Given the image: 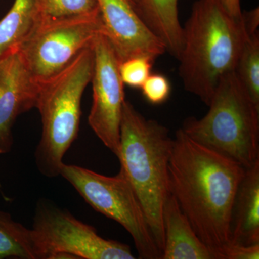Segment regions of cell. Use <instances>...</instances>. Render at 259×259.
Masks as SVG:
<instances>
[{
	"label": "cell",
	"mask_w": 259,
	"mask_h": 259,
	"mask_svg": "<svg viewBox=\"0 0 259 259\" xmlns=\"http://www.w3.org/2000/svg\"><path fill=\"white\" fill-rule=\"evenodd\" d=\"M95 64L93 46L83 51L64 71L39 84L36 108L42 134L35 161L44 177L60 175L63 158L79 132L83 93L91 82Z\"/></svg>",
	"instance_id": "4"
},
{
	"label": "cell",
	"mask_w": 259,
	"mask_h": 259,
	"mask_svg": "<svg viewBox=\"0 0 259 259\" xmlns=\"http://www.w3.org/2000/svg\"><path fill=\"white\" fill-rule=\"evenodd\" d=\"M35 25L33 0H15L0 20V57L20 47Z\"/></svg>",
	"instance_id": "15"
},
{
	"label": "cell",
	"mask_w": 259,
	"mask_h": 259,
	"mask_svg": "<svg viewBox=\"0 0 259 259\" xmlns=\"http://www.w3.org/2000/svg\"><path fill=\"white\" fill-rule=\"evenodd\" d=\"M237 76L253 103L259 107V35L250 34L237 63Z\"/></svg>",
	"instance_id": "18"
},
{
	"label": "cell",
	"mask_w": 259,
	"mask_h": 259,
	"mask_svg": "<svg viewBox=\"0 0 259 259\" xmlns=\"http://www.w3.org/2000/svg\"><path fill=\"white\" fill-rule=\"evenodd\" d=\"M105 35L120 62L136 56L156 60L166 52V46L151 30L131 0H97Z\"/></svg>",
	"instance_id": "10"
},
{
	"label": "cell",
	"mask_w": 259,
	"mask_h": 259,
	"mask_svg": "<svg viewBox=\"0 0 259 259\" xmlns=\"http://www.w3.org/2000/svg\"><path fill=\"white\" fill-rule=\"evenodd\" d=\"M179 0H139L138 13L166 46V51L178 59L183 46V28L179 20Z\"/></svg>",
	"instance_id": "14"
},
{
	"label": "cell",
	"mask_w": 259,
	"mask_h": 259,
	"mask_svg": "<svg viewBox=\"0 0 259 259\" xmlns=\"http://www.w3.org/2000/svg\"><path fill=\"white\" fill-rule=\"evenodd\" d=\"M38 90L19 48L0 57V154L11 151L15 121L36 106Z\"/></svg>",
	"instance_id": "11"
},
{
	"label": "cell",
	"mask_w": 259,
	"mask_h": 259,
	"mask_svg": "<svg viewBox=\"0 0 259 259\" xmlns=\"http://www.w3.org/2000/svg\"><path fill=\"white\" fill-rule=\"evenodd\" d=\"M173 147L169 131L147 119L125 100L120 124L118 158L140 203L154 241L163 255L162 212L168 191V162Z\"/></svg>",
	"instance_id": "3"
},
{
	"label": "cell",
	"mask_w": 259,
	"mask_h": 259,
	"mask_svg": "<svg viewBox=\"0 0 259 259\" xmlns=\"http://www.w3.org/2000/svg\"><path fill=\"white\" fill-rule=\"evenodd\" d=\"M183 28L179 72L185 90L208 106L220 80L236 69L250 33L219 0H197Z\"/></svg>",
	"instance_id": "2"
},
{
	"label": "cell",
	"mask_w": 259,
	"mask_h": 259,
	"mask_svg": "<svg viewBox=\"0 0 259 259\" xmlns=\"http://www.w3.org/2000/svg\"><path fill=\"white\" fill-rule=\"evenodd\" d=\"M162 219L164 230L162 259H214L170 193L163 204Z\"/></svg>",
	"instance_id": "12"
},
{
	"label": "cell",
	"mask_w": 259,
	"mask_h": 259,
	"mask_svg": "<svg viewBox=\"0 0 259 259\" xmlns=\"http://www.w3.org/2000/svg\"><path fill=\"white\" fill-rule=\"evenodd\" d=\"M60 176L71 184L93 209L120 223L128 232L139 258H162L139 198L122 170L115 176L107 177L64 163Z\"/></svg>",
	"instance_id": "6"
},
{
	"label": "cell",
	"mask_w": 259,
	"mask_h": 259,
	"mask_svg": "<svg viewBox=\"0 0 259 259\" xmlns=\"http://www.w3.org/2000/svg\"><path fill=\"white\" fill-rule=\"evenodd\" d=\"M37 24L100 15L97 0H33Z\"/></svg>",
	"instance_id": "17"
},
{
	"label": "cell",
	"mask_w": 259,
	"mask_h": 259,
	"mask_svg": "<svg viewBox=\"0 0 259 259\" xmlns=\"http://www.w3.org/2000/svg\"><path fill=\"white\" fill-rule=\"evenodd\" d=\"M95 64L93 105L88 121L97 137L116 156L120 145V124L125 102L124 83L121 79L120 61L106 35L100 34L93 44Z\"/></svg>",
	"instance_id": "9"
},
{
	"label": "cell",
	"mask_w": 259,
	"mask_h": 259,
	"mask_svg": "<svg viewBox=\"0 0 259 259\" xmlns=\"http://www.w3.org/2000/svg\"><path fill=\"white\" fill-rule=\"evenodd\" d=\"M40 259L32 229L0 209V259Z\"/></svg>",
	"instance_id": "16"
},
{
	"label": "cell",
	"mask_w": 259,
	"mask_h": 259,
	"mask_svg": "<svg viewBox=\"0 0 259 259\" xmlns=\"http://www.w3.org/2000/svg\"><path fill=\"white\" fill-rule=\"evenodd\" d=\"M225 9L235 18H241L243 15L241 8V0H219Z\"/></svg>",
	"instance_id": "22"
},
{
	"label": "cell",
	"mask_w": 259,
	"mask_h": 259,
	"mask_svg": "<svg viewBox=\"0 0 259 259\" xmlns=\"http://www.w3.org/2000/svg\"><path fill=\"white\" fill-rule=\"evenodd\" d=\"M32 231L40 259H134L131 247L99 236L94 227L48 199L37 203Z\"/></svg>",
	"instance_id": "7"
},
{
	"label": "cell",
	"mask_w": 259,
	"mask_h": 259,
	"mask_svg": "<svg viewBox=\"0 0 259 259\" xmlns=\"http://www.w3.org/2000/svg\"><path fill=\"white\" fill-rule=\"evenodd\" d=\"M141 89L148 102L153 105H160L168 100L171 87L169 80L164 75L151 74Z\"/></svg>",
	"instance_id": "20"
},
{
	"label": "cell",
	"mask_w": 259,
	"mask_h": 259,
	"mask_svg": "<svg viewBox=\"0 0 259 259\" xmlns=\"http://www.w3.org/2000/svg\"><path fill=\"white\" fill-rule=\"evenodd\" d=\"M154 61L148 56H136L120 62L119 71L122 82L131 88H141L151 74Z\"/></svg>",
	"instance_id": "19"
},
{
	"label": "cell",
	"mask_w": 259,
	"mask_h": 259,
	"mask_svg": "<svg viewBox=\"0 0 259 259\" xmlns=\"http://www.w3.org/2000/svg\"><path fill=\"white\" fill-rule=\"evenodd\" d=\"M259 243L253 245L231 244L226 250L225 259H258Z\"/></svg>",
	"instance_id": "21"
},
{
	"label": "cell",
	"mask_w": 259,
	"mask_h": 259,
	"mask_svg": "<svg viewBox=\"0 0 259 259\" xmlns=\"http://www.w3.org/2000/svg\"><path fill=\"white\" fill-rule=\"evenodd\" d=\"M208 112L188 117L182 129L191 139L248 168L259 161V107L236 71L220 80Z\"/></svg>",
	"instance_id": "5"
},
{
	"label": "cell",
	"mask_w": 259,
	"mask_h": 259,
	"mask_svg": "<svg viewBox=\"0 0 259 259\" xmlns=\"http://www.w3.org/2000/svg\"><path fill=\"white\" fill-rule=\"evenodd\" d=\"M131 2H132L135 5V6H137L138 4H139V0H131Z\"/></svg>",
	"instance_id": "23"
},
{
	"label": "cell",
	"mask_w": 259,
	"mask_h": 259,
	"mask_svg": "<svg viewBox=\"0 0 259 259\" xmlns=\"http://www.w3.org/2000/svg\"><path fill=\"white\" fill-rule=\"evenodd\" d=\"M231 243H259V161L245 168L238 186L232 210Z\"/></svg>",
	"instance_id": "13"
},
{
	"label": "cell",
	"mask_w": 259,
	"mask_h": 259,
	"mask_svg": "<svg viewBox=\"0 0 259 259\" xmlns=\"http://www.w3.org/2000/svg\"><path fill=\"white\" fill-rule=\"evenodd\" d=\"M245 171L182 128L177 131L168 162V191L214 259H225L232 244V210Z\"/></svg>",
	"instance_id": "1"
},
{
	"label": "cell",
	"mask_w": 259,
	"mask_h": 259,
	"mask_svg": "<svg viewBox=\"0 0 259 259\" xmlns=\"http://www.w3.org/2000/svg\"><path fill=\"white\" fill-rule=\"evenodd\" d=\"M100 34L105 35L101 15L37 24L19 50L40 84L64 71Z\"/></svg>",
	"instance_id": "8"
}]
</instances>
